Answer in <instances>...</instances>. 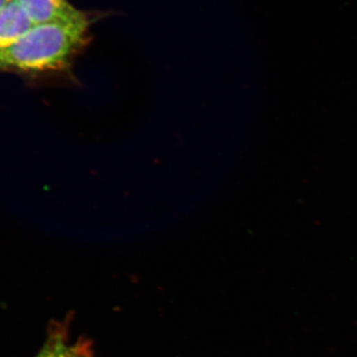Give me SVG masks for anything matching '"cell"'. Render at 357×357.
Here are the masks:
<instances>
[{
	"mask_svg": "<svg viewBox=\"0 0 357 357\" xmlns=\"http://www.w3.org/2000/svg\"><path fill=\"white\" fill-rule=\"evenodd\" d=\"M91 21L77 10L64 20L35 24L17 41L0 49V73L27 76L69 73L88 42Z\"/></svg>",
	"mask_w": 357,
	"mask_h": 357,
	"instance_id": "6da1fadb",
	"label": "cell"
},
{
	"mask_svg": "<svg viewBox=\"0 0 357 357\" xmlns=\"http://www.w3.org/2000/svg\"><path fill=\"white\" fill-rule=\"evenodd\" d=\"M35 25L29 14L15 0L0 8V49L17 41Z\"/></svg>",
	"mask_w": 357,
	"mask_h": 357,
	"instance_id": "7a4b0ae2",
	"label": "cell"
},
{
	"mask_svg": "<svg viewBox=\"0 0 357 357\" xmlns=\"http://www.w3.org/2000/svg\"><path fill=\"white\" fill-rule=\"evenodd\" d=\"M29 14L35 24L64 20L74 15L79 9L67 0H15Z\"/></svg>",
	"mask_w": 357,
	"mask_h": 357,
	"instance_id": "3957f363",
	"label": "cell"
},
{
	"mask_svg": "<svg viewBox=\"0 0 357 357\" xmlns=\"http://www.w3.org/2000/svg\"><path fill=\"white\" fill-rule=\"evenodd\" d=\"M37 357H91V352L86 342L69 345L62 337H55Z\"/></svg>",
	"mask_w": 357,
	"mask_h": 357,
	"instance_id": "277c9868",
	"label": "cell"
},
{
	"mask_svg": "<svg viewBox=\"0 0 357 357\" xmlns=\"http://www.w3.org/2000/svg\"><path fill=\"white\" fill-rule=\"evenodd\" d=\"M11 0H0V8H2L4 6H6L8 2H10Z\"/></svg>",
	"mask_w": 357,
	"mask_h": 357,
	"instance_id": "5b68a950",
	"label": "cell"
}]
</instances>
